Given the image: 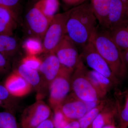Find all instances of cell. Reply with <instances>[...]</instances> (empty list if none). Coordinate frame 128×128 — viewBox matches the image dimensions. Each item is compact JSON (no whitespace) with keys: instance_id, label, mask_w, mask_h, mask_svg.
<instances>
[{"instance_id":"cell-8","label":"cell","mask_w":128,"mask_h":128,"mask_svg":"<svg viewBox=\"0 0 128 128\" xmlns=\"http://www.w3.org/2000/svg\"><path fill=\"white\" fill-rule=\"evenodd\" d=\"M52 116L50 108L42 100H37L24 111L21 117V127L34 128Z\"/></svg>"},{"instance_id":"cell-17","label":"cell","mask_w":128,"mask_h":128,"mask_svg":"<svg viewBox=\"0 0 128 128\" xmlns=\"http://www.w3.org/2000/svg\"><path fill=\"white\" fill-rule=\"evenodd\" d=\"M117 114L115 103L109 101L94 120L91 128H102L108 124H114V118Z\"/></svg>"},{"instance_id":"cell-37","label":"cell","mask_w":128,"mask_h":128,"mask_svg":"<svg viewBox=\"0 0 128 128\" xmlns=\"http://www.w3.org/2000/svg\"></svg>"},{"instance_id":"cell-12","label":"cell","mask_w":128,"mask_h":128,"mask_svg":"<svg viewBox=\"0 0 128 128\" xmlns=\"http://www.w3.org/2000/svg\"><path fill=\"white\" fill-rule=\"evenodd\" d=\"M128 0H112L106 30L110 31L128 20Z\"/></svg>"},{"instance_id":"cell-30","label":"cell","mask_w":128,"mask_h":128,"mask_svg":"<svg viewBox=\"0 0 128 128\" xmlns=\"http://www.w3.org/2000/svg\"><path fill=\"white\" fill-rule=\"evenodd\" d=\"M19 2L20 0H0V6L11 10L18 16L15 9L18 6Z\"/></svg>"},{"instance_id":"cell-26","label":"cell","mask_w":128,"mask_h":128,"mask_svg":"<svg viewBox=\"0 0 128 128\" xmlns=\"http://www.w3.org/2000/svg\"><path fill=\"white\" fill-rule=\"evenodd\" d=\"M0 128H19L14 112L7 110L0 112Z\"/></svg>"},{"instance_id":"cell-29","label":"cell","mask_w":128,"mask_h":128,"mask_svg":"<svg viewBox=\"0 0 128 128\" xmlns=\"http://www.w3.org/2000/svg\"><path fill=\"white\" fill-rule=\"evenodd\" d=\"M10 61L0 52V75L8 74L11 70Z\"/></svg>"},{"instance_id":"cell-23","label":"cell","mask_w":128,"mask_h":128,"mask_svg":"<svg viewBox=\"0 0 128 128\" xmlns=\"http://www.w3.org/2000/svg\"><path fill=\"white\" fill-rule=\"evenodd\" d=\"M59 6V0H39L34 6L50 21L57 14Z\"/></svg>"},{"instance_id":"cell-15","label":"cell","mask_w":128,"mask_h":128,"mask_svg":"<svg viewBox=\"0 0 128 128\" xmlns=\"http://www.w3.org/2000/svg\"><path fill=\"white\" fill-rule=\"evenodd\" d=\"M87 76L102 99L112 88L116 86L109 79L93 70H88Z\"/></svg>"},{"instance_id":"cell-4","label":"cell","mask_w":128,"mask_h":128,"mask_svg":"<svg viewBox=\"0 0 128 128\" xmlns=\"http://www.w3.org/2000/svg\"><path fill=\"white\" fill-rule=\"evenodd\" d=\"M70 10L57 14L53 18L42 41L43 52H54V50L66 35V25Z\"/></svg>"},{"instance_id":"cell-13","label":"cell","mask_w":128,"mask_h":128,"mask_svg":"<svg viewBox=\"0 0 128 128\" xmlns=\"http://www.w3.org/2000/svg\"><path fill=\"white\" fill-rule=\"evenodd\" d=\"M4 85L9 93L15 98L28 95L33 88L25 79L15 71L8 76Z\"/></svg>"},{"instance_id":"cell-11","label":"cell","mask_w":128,"mask_h":128,"mask_svg":"<svg viewBox=\"0 0 128 128\" xmlns=\"http://www.w3.org/2000/svg\"><path fill=\"white\" fill-rule=\"evenodd\" d=\"M59 108L64 116L70 121L79 120L88 112L86 102L73 93L68 95Z\"/></svg>"},{"instance_id":"cell-31","label":"cell","mask_w":128,"mask_h":128,"mask_svg":"<svg viewBox=\"0 0 128 128\" xmlns=\"http://www.w3.org/2000/svg\"><path fill=\"white\" fill-rule=\"evenodd\" d=\"M34 128H54L52 117L46 120Z\"/></svg>"},{"instance_id":"cell-28","label":"cell","mask_w":128,"mask_h":128,"mask_svg":"<svg viewBox=\"0 0 128 128\" xmlns=\"http://www.w3.org/2000/svg\"><path fill=\"white\" fill-rule=\"evenodd\" d=\"M54 111V114L53 120L54 128H62L70 121L64 116L59 108H56Z\"/></svg>"},{"instance_id":"cell-19","label":"cell","mask_w":128,"mask_h":128,"mask_svg":"<svg viewBox=\"0 0 128 128\" xmlns=\"http://www.w3.org/2000/svg\"><path fill=\"white\" fill-rule=\"evenodd\" d=\"M117 96L115 102L120 128H128V89Z\"/></svg>"},{"instance_id":"cell-7","label":"cell","mask_w":128,"mask_h":128,"mask_svg":"<svg viewBox=\"0 0 128 128\" xmlns=\"http://www.w3.org/2000/svg\"><path fill=\"white\" fill-rule=\"evenodd\" d=\"M80 55L89 67L109 79L116 86L120 84V81L113 73L108 64L91 41L82 47Z\"/></svg>"},{"instance_id":"cell-27","label":"cell","mask_w":128,"mask_h":128,"mask_svg":"<svg viewBox=\"0 0 128 128\" xmlns=\"http://www.w3.org/2000/svg\"><path fill=\"white\" fill-rule=\"evenodd\" d=\"M21 62L29 68L38 71L42 60L37 57V56L27 55L24 57L21 60Z\"/></svg>"},{"instance_id":"cell-10","label":"cell","mask_w":128,"mask_h":128,"mask_svg":"<svg viewBox=\"0 0 128 128\" xmlns=\"http://www.w3.org/2000/svg\"><path fill=\"white\" fill-rule=\"evenodd\" d=\"M25 21L31 36L42 40L51 21L39 9L34 6L26 15Z\"/></svg>"},{"instance_id":"cell-33","label":"cell","mask_w":128,"mask_h":128,"mask_svg":"<svg viewBox=\"0 0 128 128\" xmlns=\"http://www.w3.org/2000/svg\"><path fill=\"white\" fill-rule=\"evenodd\" d=\"M62 128H80V124L78 120H73L69 122Z\"/></svg>"},{"instance_id":"cell-24","label":"cell","mask_w":128,"mask_h":128,"mask_svg":"<svg viewBox=\"0 0 128 128\" xmlns=\"http://www.w3.org/2000/svg\"><path fill=\"white\" fill-rule=\"evenodd\" d=\"M16 98L9 93L4 85L0 84V107L14 112L17 106Z\"/></svg>"},{"instance_id":"cell-25","label":"cell","mask_w":128,"mask_h":128,"mask_svg":"<svg viewBox=\"0 0 128 128\" xmlns=\"http://www.w3.org/2000/svg\"><path fill=\"white\" fill-rule=\"evenodd\" d=\"M22 47L27 55L37 56L43 52L42 40L36 37H28L23 43Z\"/></svg>"},{"instance_id":"cell-36","label":"cell","mask_w":128,"mask_h":128,"mask_svg":"<svg viewBox=\"0 0 128 128\" xmlns=\"http://www.w3.org/2000/svg\"></svg>"},{"instance_id":"cell-34","label":"cell","mask_w":128,"mask_h":128,"mask_svg":"<svg viewBox=\"0 0 128 128\" xmlns=\"http://www.w3.org/2000/svg\"><path fill=\"white\" fill-rule=\"evenodd\" d=\"M122 55L124 60L127 66H128V50L122 51Z\"/></svg>"},{"instance_id":"cell-3","label":"cell","mask_w":128,"mask_h":128,"mask_svg":"<svg viewBox=\"0 0 128 128\" xmlns=\"http://www.w3.org/2000/svg\"><path fill=\"white\" fill-rule=\"evenodd\" d=\"M88 70L82 60L74 70L70 79L72 93L85 102H90L102 99L88 78Z\"/></svg>"},{"instance_id":"cell-1","label":"cell","mask_w":128,"mask_h":128,"mask_svg":"<svg viewBox=\"0 0 128 128\" xmlns=\"http://www.w3.org/2000/svg\"><path fill=\"white\" fill-rule=\"evenodd\" d=\"M96 18L90 4L83 3L70 10L66 25V35L82 48L90 41L97 27Z\"/></svg>"},{"instance_id":"cell-20","label":"cell","mask_w":128,"mask_h":128,"mask_svg":"<svg viewBox=\"0 0 128 128\" xmlns=\"http://www.w3.org/2000/svg\"><path fill=\"white\" fill-rule=\"evenodd\" d=\"M13 35L0 34V52L9 60L19 49V44Z\"/></svg>"},{"instance_id":"cell-38","label":"cell","mask_w":128,"mask_h":128,"mask_svg":"<svg viewBox=\"0 0 128 128\" xmlns=\"http://www.w3.org/2000/svg\"></svg>"},{"instance_id":"cell-5","label":"cell","mask_w":128,"mask_h":128,"mask_svg":"<svg viewBox=\"0 0 128 128\" xmlns=\"http://www.w3.org/2000/svg\"><path fill=\"white\" fill-rule=\"evenodd\" d=\"M74 70L62 66L58 74L50 84L49 102L53 110L59 107L71 90L70 79Z\"/></svg>"},{"instance_id":"cell-9","label":"cell","mask_w":128,"mask_h":128,"mask_svg":"<svg viewBox=\"0 0 128 128\" xmlns=\"http://www.w3.org/2000/svg\"><path fill=\"white\" fill-rule=\"evenodd\" d=\"M77 47L67 35L65 36L54 51L62 66L74 70L82 62Z\"/></svg>"},{"instance_id":"cell-2","label":"cell","mask_w":128,"mask_h":128,"mask_svg":"<svg viewBox=\"0 0 128 128\" xmlns=\"http://www.w3.org/2000/svg\"><path fill=\"white\" fill-rule=\"evenodd\" d=\"M90 41L108 64L113 73L121 81L127 77L128 66L122 51L111 38L109 31L99 25L92 33Z\"/></svg>"},{"instance_id":"cell-32","label":"cell","mask_w":128,"mask_h":128,"mask_svg":"<svg viewBox=\"0 0 128 128\" xmlns=\"http://www.w3.org/2000/svg\"><path fill=\"white\" fill-rule=\"evenodd\" d=\"M62 0L66 4L75 7L82 4L86 0Z\"/></svg>"},{"instance_id":"cell-35","label":"cell","mask_w":128,"mask_h":128,"mask_svg":"<svg viewBox=\"0 0 128 128\" xmlns=\"http://www.w3.org/2000/svg\"><path fill=\"white\" fill-rule=\"evenodd\" d=\"M102 128H118L116 127L114 124H108L104 126Z\"/></svg>"},{"instance_id":"cell-6","label":"cell","mask_w":128,"mask_h":128,"mask_svg":"<svg viewBox=\"0 0 128 128\" xmlns=\"http://www.w3.org/2000/svg\"><path fill=\"white\" fill-rule=\"evenodd\" d=\"M42 60L38 72L40 77L39 89L37 92V100H42L48 92L50 86L55 79L62 67L54 52L48 53Z\"/></svg>"},{"instance_id":"cell-16","label":"cell","mask_w":128,"mask_h":128,"mask_svg":"<svg viewBox=\"0 0 128 128\" xmlns=\"http://www.w3.org/2000/svg\"><path fill=\"white\" fill-rule=\"evenodd\" d=\"M112 0H91V6L99 25L107 29L108 16Z\"/></svg>"},{"instance_id":"cell-22","label":"cell","mask_w":128,"mask_h":128,"mask_svg":"<svg viewBox=\"0 0 128 128\" xmlns=\"http://www.w3.org/2000/svg\"><path fill=\"white\" fill-rule=\"evenodd\" d=\"M109 100L102 98L99 104L87 112L82 118L78 120L80 128H91L92 124L98 114L109 102Z\"/></svg>"},{"instance_id":"cell-18","label":"cell","mask_w":128,"mask_h":128,"mask_svg":"<svg viewBox=\"0 0 128 128\" xmlns=\"http://www.w3.org/2000/svg\"><path fill=\"white\" fill-rule=\"evenodd\" d=\"M109 32L112 39L122 51L128 50V20Z\"/></svg>"},{"instance_id":"cell-21","label":"cell","mask_w":128,"mask_h":128,"mask_svg":"<svg viewBox=\"0 0 128 128\" xmlns=\"http://www.w3.org/2000/svg\"><path fill=\"white\" fill-rule=\"evenodd\" d=\"M14 71L23 77L37 92H38L40 83V76L38 70L31 68L21 62Z\"/></svg>"},{"instance_id":"cell-14","label":"cell","mask_w":128,"mask_h":128,"mask_svg":"<svg viewBox=\"0 0 128 128\" xmlns=\"http://www.w3.org/2000/svg\"><path fill=\"white\" fill-rule=\"evenodd\" d=\"M17 26V15L11 10L0 6V34L12 36Z\"/></svg>"}]
</instances>
